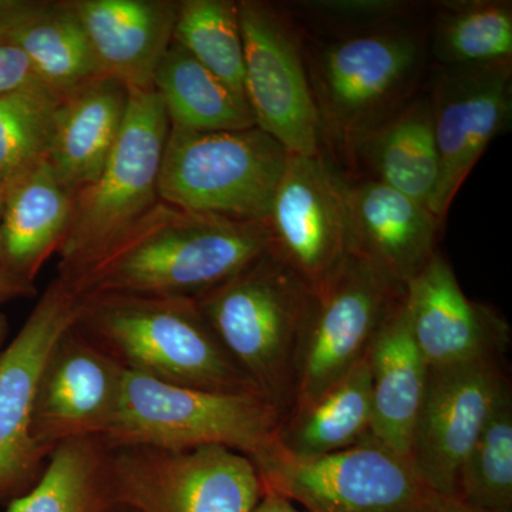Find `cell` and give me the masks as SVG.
<instances>
[{"label":"cell","instance_id":"5","mask_svg":"<svg viewBox=\"0 0 512 512\" xmlns=\"http://www.w3.org/2000/svg\"><path fill=\"white\" fill-rule=\"evenodd\" d=\"M281 423L259 394L207 392L124 370L119 406L100 439L113 448L222 446L254 461L275 446Z\"/></svg>","mask_w":512,"mask_h":512},{"label":"cell","instance_id":"10","mask_svg":"<svg viewBox=\"0 0 512 512\" xmlns=\"http://www.w3.org/2000/svg\"><path fill=\"white\" fill-rule=\"evenodd\" d=\"M423 60L416 36L376 32L326 47L316 69V106L322 131L355 144L389 119L412 86Z\"/></svg>","mask_w":512,"mask_h":512},{"label":"cell","instance_id":"19","mask_svg":"<svg viewBox=\"0 0 512 512\" xmlns=\"http://www.w3.org/2000/svg\"><path fill=\"white\" fill-rule=\"evenodd\" d=\"M104 76L128 89H153L154 74L173 43L178 2L70 0Z\"/></svg>","mask_w":512,"mask_h":512},{"label":"cell","instance_id":"38","mask_svg":"<svg viewBox=\"0 0 512 512\" xmlns=\"http://www.w3.org/2000/svg\"><path fill=\"white\" fill-rule=\"evenodd\" d=\"M8 332H9L8 319H6V316L3 315L2 312H0V346H2L3 342H5L6 336H8Z\"/></svg>","mask_w":512,"mask_h":512},{"label":"cell","instance_id":"29","mask_svg":"<svg viewBox=\"0 0 512 512\" xmlns=\"http://www.w3.org/2000/svg\"><path fill=\"white\" fill-rule=\"evenodd\" d=\"M173 42L245 97L244 40L238 3L228 0L178 2Z\"/></svg>","mask_w":512,"mask_h":512},{"label":"cell","instance_id":"9","mask_svg":"<svg viewBox=\"0 0 512 512\" xmlns=\"http://www.w3.org/2000/svg\"><path fill=\"white\" fill-rule=\"evenodd\" d=\"M80 295L59 276L0 353V508L28 493L49 456L32 436L37 383L57 340L74 325Z\"/></svg>","mask_w":512,"mask_h":512},{"label":"cell","instance_id":"12","mask_svg":"<svg viewBox=\"0 0 512 512\" xmlns=\"http://www.w3.org/2000/svg\"><path fill=\"white\" fill-rule=\"evenodd\" d=\"M346 187L322 156H289L265 221L272 254L313 293L353 252Z\"/></svg>","mask_w":512,"mask_h":512},{"label":"cell","instance_id":"17","mask_svg":"<svg viewBox=\"0 0 512 512\" xmlns=\"http://www.w3.org/2000/svg\"><path fill=\"white\" fill-rule=\"evenodd\" d=\"M413 338L429 369L501 359L510 328L494 309L471 301L437 252L404 286Z\"/></svg>","mask_w":512,"mask_h":512},{"label":"cell","instance_id":"3","mask_svg":"<svg viewBox=\"0 0 512 512\" xmlns=\"http://www.w3.org/2000/svg\"><path fill=\"white\" fill-rule=\"evenodd\" d=\"M195 302L235 365L284 421L295 404L312 289L269 249Z\"/></svg>","mask_w":512,"mask_h":512},{"label":"cell","instance_id":"20","mask_svg":"<svg viewBox=\"0 0 512 512\" xmlns=\"http://www.w3.org/2000/svg\"><path fill=\"white\" fill-rule=\"evenodd\" d=\"M130 89L110 76L84 84L57 101L46 160L72 194L93 183L119 140Z\"/></svg>","mask_w":512,"mask_h":512},{"label":"cell","instance_id":"36","mask_svg":"<svg viewBox=\"0 0 512 512\" xmlns=\"http://www.w3.org/2000/svg\"><path fill=\"white\" fill-rule=\"evenodd\" d=\"M252 512H306L302 510L301 507H298L295 503H292L291 500L284 497L279 493H276L274 490H269V488H265L264 495H262L259 503L256 504V507Z\"/></svg>","mask_w":512,"mask_h":512},{"label":"cell","instance_id":"8","mask_svg":"<svg viewBox=\"0 0 512 512\" xmlns=\"http://www.w3.org/2000/svg\"><path fill=\"white\" fill-rule=\"evenodd\" d=\"M111 474L136 512H252L265 491L254 461L222 446L111 447Z\"/></svg>","mask_w":512,"mask_h":512},{"label":"cell","instance_id":"37","mask_svg":"<svg viewBox=\"0 0 512 512\" xmlns=\"http://www.w3.org/2000/svg\"><path fill=\"white\" fill-rule=\"evenodd\" d=\"M429 512H490L480 510L473 505L464 503L456 495H444L439 493H431Z\"/></svg>","mask_w":512,"mask_h":512},{"label":"cell","instance_id":"6","mask_svg":"<svg viewBox=\"0 0 512 512\" xmlns=\"http://www.w3.org/2000/svg\"><path fill=\"white\" fill-rule=\"evenodd\" d=\"M289 154L259 127L190 131L170 127L160 201L228 220L265 222Z\"/></svg>","mask_w":512,"mask_h":512},{"label":"cell","instance_id":"24","mask_svg":"<svg viewBox=\"0 0 512 512\" xmlns=\"http://www.w3.org/2000/svg\"><path fill=\"white\" fill-rule=\"evenodd\" d=\"M372 377L363 357L315 400L285 417L276 446L293 457L336 453L372 437Z\"/></svg>","mask_w":512,"mask_h":512},{"label":"cell","instance_id":"27","mask_svg":"<svg viewBox=\"0 0 512 512\" xmlns=\"http://www.w3.org/2000/svg\"><path fill=\"white\" fill-rule=\"evenodd\" d=\"M9 43L25 53L37 83L56 100L104 76L70 0L50 3Z\"/></svg>","mask_w":512,"mask_h":512},{"label":"cell","instance_id":"4","mask_svg":"<svg viewBox=\"0 0 512 512\" xmlns=\"http://www.w3.org/2000/svg\"><path fill=\"white\" fill-rule=\"evenodd\" d=\"M170 121L160 97L130 89L119 140L99 177L73 195L69 227L57 256L72 288L160 201L161 163Z\"/></svg>","mask_w":512,"mask_h":512},{"label":"cell","instance_id":"25","mask_svg":"<svg viewBox=\"0 0 512 512\" xmlns=\"http://www.w3.org/2000/svg\"><path fill=\"white\" fill-rule=\"evenodd\" d=\"M153 89L163 103L170 127L234 131L256 126L247 99L174 42L158 64Z\"/></svg>","mask_w":512,"mask_h":512},{"label":"cell","instance_id":"34","mask_svg":"<svg viewBox=\"0 0 512 512\" xmlns=\"http://www.w3.org/2000/svg\"><path fill=\"white\" fill-rule=\"evenodd\" d=\"M47 0H0V43H9L20 29L42 15Z\"/></svg>","mask_w":512,"mask_h":512},{"label":"cell","instance_id":"18","mask_svg":"<svg viewBox=\"0 0 512 512\" xmlns=\"http://www.w3.org/2000/svg\"><path fill=\"white\" fill-rule=\"evenodd\" d=\"M346 192L353 251L404 288L437 254L440 221L426 205L372 178L348 183Z\"/></svg>","mask_w":512,"mask_h":512},{"label":"cell","instance_id":"14","mask_svg":"<svg viewBox=\"0 0 512 512\" xmlns=\"http://www.w3.org/2000/svg\"><path fill=\"white\" fill-rule=\"evenodd\" d=\"M430 96L439 156L430 211L441 222L477 161L510 123L511 63L444 67Z\"/></svg>","mask_w":512,"mask_h":512},{"label":"cell","instance_id":"40","mask_svg":"<svg viewBox=\"0 0 512 512\" xmlns=\"http://www.w3.org/2000/svg\"><path fill=\"white\" fill-rule=\"evenodd\" d=\"M110 512H136L131 510V508L124 507V505H116Z\"/></svg>","mask_w":512,"mask_h":512},{"label":"cell","instance_id":"33","mask_svg":"<svg viewBox=\"0 0 512 512\" xmlns=\"http://www.w3.org/2000/svg\"><path fill=\"white\" fill-rule=\"evenodd\" d=\"M42 87L25 53L10 43H0V94ZM43 89V87H42Z\"/></svg>","mask_w":512,"mask_h":512},{"label":"cell","instance_id":"1","mask_svg":"<svg viewBox=\"0 0 512 512\" xmlns=\"http://www.w3.org/2000/svg\"><path fill=\"white\" fill-rule=\"evenodd\" d=\"M269 249L265 222L197 214L158 201L73 289L79 295L195 299Z\"/></svg>","mask_w":512,"mask_h":512},{"label":"cell","instance_id":"31","mask_svg":"<svg viewBox=\"0 0 512 512\" xmlns=\"http://www.w3.org/2000/svg\"><path fill=\"white\" fill-rule=\"evenodd\" d=\"M57 101L42 87L0 94V185L47 158Z\"/></svg>","mask_w":512,"mask_h":512},{"label":"cell","instance_id":"16","mask_svg":"<svg viewBox=\"0 0 512 512\" xmlns=\"http://www.w3.org/2000/svg\"><path fill=\"white\" fill-rule=\"evenodd\" d=\"M124 369L70 326L47 357L37 383L32 436L50 456L66 441L103 437L116 414Z\"/></svg>","mask_w":512,"mask_h":512},{"label":"cell","instance_id":"35","mask_svg":"<svg viewBox=\"0 0 512 512\" xmlns=\"http://www.w3.org/2000/svg\"><path fill=\"white\" fill-rule=\"evenodd\" d=\"M33 295H36L35 284L23 281L0 266V305Z\"/></svg>","mask_w":512,"mask_h":512},{"label":"cell","instance_id":"28","mask_svg":"<svg viewBox=\"0 0 512 512\" xmlns=\"http://www.w3.org/2000/svg\"><path fill=\"white\" fill-rule=\"evenodd\" d=\"M456 497L490 512H512V392L504 384L458 471Z\"/></svg>","mask_w":512,"mask_h":512},{"label":"cell","instance_id":"7","mask_svg":"<svg viewBox=\"0 0 512 512\" xmlns=\"http://www.w3.org/2000/svg\"><path fill=\"white\" fill-rule=\"evenodd\" d=\"M265 488L306 512H429L430 495L410 458L369 437L319 457L278 446L254 460Z\"/></svg>","mask_w":512,"mask_h":512},{"label":"cell","instance_id":"2","mask_svg":"<svg viewBox=\"0 0 512 512\" xmlns=\"http://www.w3.org/2000/svg\"><path fill=\"white\" fill-rule=\"evenodd\" d=\"M74 326L127 372L207 392L258 394L195 299L80 295Z\"/></svg>","mask_w":512,"mask_h":512},{"label":"cell","instance_id":"15","mask_svg":"<svg viewBox=\"0 0 512 512\" xmlns=\"http://www.w3.org/2000/svg\"><path fill=\"white\" fill-rule=\"evenodd\" d=\"M507 382L501 359L429 369L410 461L431 491L456 495L461 464Z\"/></svg>","mask_w":512,"mask_h":512},{"label":"cell","instance_id":"26","mask_svg":"<svg viewBox=\"0 0 512 512\" xmlns=\"http://www.w3.org/2000/svg\"><path fill=\"white\" fill-rule=\"evenodd\" d=\"M116 505L111 447L83 437L57 446L37 483L3 512H110Z\"/></svg>","mask_w":512,"mask_h":512},{"label":"cell","instance_id":"21","mask_svg":"<svg viewBox=\"0 0 512 512\" xmlns=\"http://www.w3.org/2000/svg\"><path fill=\"white\" fill-rule=\"evenodd\" d=\"M72 207V192L46 158L10 181L0 218V266L35 284L42 266L62 245Z\"/></svg>","mask_w":512,"mask_h":512},{"label":"cell","instance_id":"30","mask_svg":"<svg viewBox=\"0 0 512 512\" xmlns=\"http://www.w3.org/2000/svg\"><path fill=\"white\" fill-rule=\"evenodd\" d=\"M434 56L444 66L510 62L512 10L507 3H461L437 20Z\"/></svg>","mask_w":512,"mask_h":512},{"label":"cell","instance_id":"22","mask_svg":"<svg viewBox=\"0 0 512 512\" xmlns=\"http://www.w3.org/2000/svg\"><path fill=\"white\" fill-rule=\"evenodd\" d=\"M367 360L372 377V437L410 458L429 366L413 338L404 295L377 332Z\"/></svg>","mask_w":512,"mask_h":512},{"label":"cell","instance_id":"13","mask_svg":"<svg viewBox=\"0 0 512 512\" xmlns=\"http://www.w3.org/2000/svg\"><path fill=\"white\" fill-rule=\"evenodd\" d=\"M245 97L256 127L289 156H320L322 124L301 53L284 20L259 2L238 3Z\"/></svg>","mask_w":512,"mask_h":512},{"label":"cell","instance_id":"11","mask_svg":"<svg viewBox=\"0 0 512 512\" xmlns=\"http://www.w3.org/2000/svg\"><path fill=\"white\" fill-rule=\"evenodd\" d=\"M404 288L353 251L313 293L311 319L292 410L311 403L363 357ZM291 410V412H292Z\"/></svg>","mask_w":512,"mask_h":512},{"label":"cell","instance_id":"32","mask_svg":"<svg viewBox=\"0 0 512 512\" xmlns=\"http://www.w3.org/2000/svg\"><path fill=\"white\" fill-rule=\"evenodd\" d=\"M319 16L343 23H380L402 16L409 6L397 0H320L303 3Z\"/></svg>","mask_w":512,"mask_h":512},{"label":"cell","instance_id":"39","mask_svg":"<svg viewBox=\"0 0 512 512\" xmlns=\"http://www.w3.org/2000/svg\"><path fill=\"white\" fill-rule=\"evenodd\" d=\"M3 201H5V187L0 185V218H2Z\"/></svg>","mask_w":512,"mask_h":512},{"label":"cell","instance_id":"23","mask_svg":"<svg viewBox=\"0 0 512 512\" xmlns=\"http://www.w3.org/2000/svg\"><path fill=\"white\" fill-rule=\"evenodd\" d=\"M379 181L430 210L439 183L431 96L413 100L372 128L355 144Z\"/></svg>","mask_w":512,"mask_h":512}]
</instances>
